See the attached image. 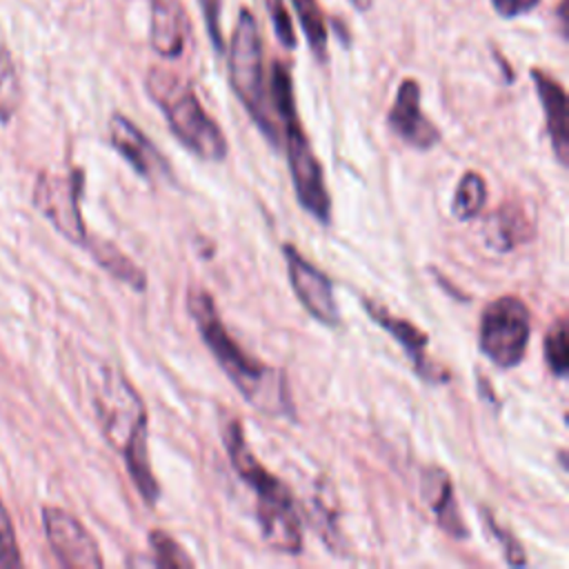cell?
Returning a JSON list of instances; mask_svg holds the SVG:
<instances>
[{"label":"cell","mask_w":569,"mask_h":569,"mask_svg":"<svg viewBox=\"0 0 569 569\" xmlns=\"http://www.w3.org/2000/svg\"><path fill=\"white\" fill-rule=\"evenodd\" d=\"M298 20L302 24V33L307 38V44L316 60L327 62L329 58V47H327V22L322 16V9L318 0H291Z\"/></svg>","instance_id":"cell-20"},{"label":"cell","mask_w":569,"mask_h":569,"mask_svg":"<svg viewBox=\"0 0 569 569\" xmlns=\"http://www.w3.org/2000/svg\"><path fill=\"white\" fill-rule=\"evenodd\" d=\"M149 98L162 111L171 133L202 160H224L229 144L220 124L202 107L193 84L160 67H151L144 78Z\"/></svg>","instance_id":"cell-5"},{"label":"cell","mask_w":569,"mask_h":569,"mask_svg":"<svg viewBox=\"0 0 569 569\" xmlns=\"http://www.w3.org/2000/svg\"><path fill=\"white\" fill-rule=\"evenodd\" d=\"M149 547L153 551V565L167 567V569H191L196 567V560L162 529L149 531Z\"/></svg>","instance_id":"cell-23"},{"label":"cell","mask_w":569,"mask_h":569,"mask_svg":"<svg viewBox=\"0 0 569 569\" xmlns=\"http://www.w3.org/2000/svg\"><path fill=\"white\" fill-rule=\"evenodd\" d=\"M22 102V84L16 60L9 49L0 47V120L9 122Z\"/></svg>","instance_id":"cell-21"},{"label":"cell","mask_w":569,"mask_h":569,"mask_svg":"<svg viewBox=\"0 0 569 569\" xmlns=\"http://www.w3.org/2000/svg\"><path fill=\"white\" fill-rule=\"evenodd\" d=\"M280 249L287 264L291 289L300 305L320 325L336 327L340 322V309L336 302L331 278L311 260H307L291 242H282Z\"/></svg>","instance_id":"cell-9"},{"label":"cell","mask_w":569,"mask_h":569,"mask_svg":"<svg viewBox=\"0 0 569 569\" xmlns=\"http://www.w3.org/2000/svg\"><path fill=\"white\" fill-rule=\"evenodd\" d=\"M493 11L505 18V20H511V18H518V16H525L529 11H533L540 0H489Z\"/></svg>","instance_id":"cell-28"},{"label":"cell","mask_w":569,"mask_h":569,"mask_svg":"<svg viewBox=\"0 0 569 569\" xmlns=\"http://www.w3.org/2000/svg\"><path fill=\"white\" fill-rule=\"evenodd\" d=\"M187 311L193 318L202 342L244 402H249L258 413L271 418L293 416V398L284 371L258 360L238 345V340L227 331L209 291L191 287L187 291Z\"/></svg>","instance_id":"cell-1"},{"label":"cell","mask_w":569,"mask_h":569,"mask_svg":"<svg viewBox=\"0 0 569 569\" xmlns=\"http://www.w3.org/2000/svg\"><path fill=\"white\" fill-rule=\"evenodd\" d=\"M487 202V182L478 171H465L453 189L451 213L458 220H473Z\"/></svg>","instance_id":"cell-19"},{"label":"cell","mask_w":569,"mask_h":569,"mask_svg":"<svg viewBox=\"0 0 569 569\" xmlns=\"http://www.w3.org/2000/svg\"><path fill=\"white\" fill-rule=\"evenodd\" d=\"M82 171L73 169L69 173H40L33 187V202L44 218L73 244L87 242V227L80 213L82 193Z\"/></svg>","instance_id":"cell-8"},{"label":"cell","mask_w":569,"mask_h":569,"mask_svg":"<svg viewBox=\"0 0 569 569\" xmlns=\"http://www.w3.org/2000/svg\"><path fill=\"white\" fill-rule=\"evenodd\" d=\"M93 407L102 436L122 456L142 500L153 507L160 487L149 462L144 400L120 369L104 367L93 391Z\"/></svg>","instance_id":"cell-2"},{"label":"cell","mask_w":569,"mask_h":569,"mask_svg":"<svg viewBox=\"0 0 569 569\" xmlns=\"http://www.w3.org/2000/svg\"><path fill=\"white\" fill-rule=\"evenodd\" d=\"M42 527L60 565L69 569H102L104 560L98 542L73 513L60 507H44Z\"/></svg>","instance_id":"cell-10"},{"label":"cell","mask_w":569,"mask_h":569,"mask_svg":"<svg viewBox=\"0 0 569 569\" xmlns=\"http://www.w3.org/2000/svg\"><path fill=\"white\" fill-rule=\"evenodd\" d=\"M536 93L542 104L547 133L551 140V149L556 153V160L567 167L569 162V118H567V93L565 87L542 69L529 71Z\"/></svg>","instance_id":"cell-14"},{"label":"cell","mask_w":569,"mask_h":569,"mask_svg":"<svg viewBox=\"0 0 569 569\" xmlns=\"http://www.w3.org/2000/svg\"><path fill=\"white\" fill-rule=\"evenodd\" d=\"M189 38V18L180 0H151V49L167 60H176L184 51Z\"/></svg>","instance_id":"cell-16"},{"label":"cell","mask_w":569,"mask_h":569,"mask_svg":"<svg viewBox=\"0 0 569 569\" xmlns=\"http://www.w3.org/2000/svg\"><path fill=\"white\" fill-rule=\"evenodd\" d=\"M229 84L244 111L251 116L260 133L271 142H280V129L273 118V107L264 78V53L260 24L247 7L240 9L231 44H229Z\"/></svg>","instance_id":"cell-6"},{"label":"cell","mask_w":569,"mask_h":569,"mask_svg":"<svg viewBox=\"0 0 569 569\" xmlns=\"http://www.w3.org/2000/svg\"><path fill=\"white\" fill-rule=\"evenodd\" d=\"M536 236V224L527 209L516 202H502L485 222V240L496 251H513L520 244H527Z\"/></svg>","instance_id":"cell-17"},{"label":"cell","mask_w":569,"mask_h":569,"mask_svg":"<svg viewBox=\"0 0 569 569\" xmlns=\"http://www.w3.org/2000/svg\"><path fill=\"white\" fill-rule=\"evenodd\" d=\"M362 307L365 311L369 313V318L380 327L385 329L407 353V358L411 360L413 365V371L427 380V382H436V385H442L449 380V373L447 369H442L440 365H436L429 356H427V345H429V338L427 333H422L413 322L405 320V318H398L393 313H389L382 305L365 298L362 300Z\"/></svg>","instance_id":"cell-13"},{"label":"cell","mask_w":569,"mask_h":569,"mask_svg":"<svg viewBox=\"0 0 569 569\" xmlns=\"http://www.w3.org/2000/svg\"><path fill=\"white\" fill-rule=\"evenodd\" d=\"M87 251L93 256V260L116 280H120L122 284L131 287L133 291H144L147 289V276L144 271L127 256L122 253L113 242L104 240V238H93L87 236L84 242Z\"/></svg>","instance_id":"cell-18"},{"label":"cell","mask_w":569,"mask_h":569,"mask_svg":"<svg viewBox=\"0 0 569 569\" xmlns=\"http://www.w3.org/2000/svg\"><path fill=\"white\" fill-rule=\"evenodd\" d=\"M387 124L405 144L418 151L433 149L442 138L440 129L422 113L420 84L413 78H405L400 82L393 104L387 113Z\"/></svg>","instance_id":"cell-11"},{"label":"cell","mask_w":569,"mask_h":569,"mask_svg":"<svg viewBox=\"0 0 569 569\" xmlns=\"http://www.w3.org/2000/svg\"><path fill=\"white\" fill-rule=\"evenodd\" d=\"M20 565H22V558L18 551L16 531H13L9 511L0 500V567H20Z\"/></svg>","instance_id":"cell-26"},{"label":"cell","mask_w":569,"mask_h":569,"mask_svg":"<svg viewBox=\"0 0 569 569\" xmlns=\"http://www.w3.org/2000/svg\"><path fill=\"white\" fill-rule=\"evenodd\" d=\"M542 356L549 371L556 378H565L569 371V331L567 320L558 318L545 333L542 340Z\"/></svg>","instance_id":"cell-22"},{"label":"cell","mask_w":569,"mask_h":569,"mask_svg":"<svg viewBox=\"0 0 569 569\" xmlns=\"http://www.w3.org/2000/svg\"><path fill=\"white\" fill-rule=\"evenodd\" d=\"M358 11H367L371 4H373V0H349Z\"/></svg>","instance_id":"cell-29"},{"label":"cell","mask_w":569,"mask_h":569,"mask_svg":"<svg viewBox=\"0 0 569 569\" xmlns=\"http://www.w3.org/2000/svg\"><path fill=\"white\" fill-rule=\"evenodd\" d=\"M485 522H487L489 531L493 533V538L500 542L502 553H505V560H507L509 565H513V567L527 565V556H525V549H522V545L518 542V538H516L511 531H507L502 525H498L489 511H485Z\"/></svg>","instance_id":"cell-25"},{"label":"cell","mask_w":569,"mask_h":569,"mask_svg":"<svg viewBox=\"0 0 569 569\" xmlns=\"http://www.w3.org/2000/svg\"><path fill=\"white\" fill-rule=\"evenodd\" d=\"M269 100H271L273 113L282 122L287 164H289V173H291V182H293L298 202L311 218H316L322 224H329L331 198H329V189L325 184V171H322V164H320L318 156L313 153L309 138L305 133V127L300 122L289 67L280 60H276L271 64Z\"/></svg>","instance_id":"cell-4"},{"label":"cell","mask_w":569,"mask_h":569,"mask_svg":"<svg viewBox=\"0 0 569 569\" xmlns=\"http://www.w3.org/2000/svg\"><path fill=\"white\" fill-rule=\"evenodd\" d=\"M222 442L236 473L256 491V518L262 540L273 551L298 556L302 551L305 538L293 493L253 456L238 418L227 420L222 427Z\"/></svg>","instance_id":"cell-3"},{"label":"cell","mask_w":569,"mask_h":569,"mask_svg":"<svg viewBox=\"0 0 569 569\" xmlns=\"http://www.w3.org/2000/svg\"><path fill=\"white\" fill-rule=\"evenodd\" d=\"M420 498L447 536L458 540L467 538V527L456 502L451 478L442 467L429 465L420 471Z\"/></svg>","instance_id":"cell-15"},{"label":"cell","mask_w":569,"mask_h":569,"mask_svg":"<svg viewBox=\"0 0 569 569\" xmlns=\"http://www.w3.org/2000/svg\"><path fill=\"white\" fill-rule=\"evenodd\" d=\"M264 7H267V13H269V20H271V27H273V33H276L278 42L287 49H296L298 38H296V31H293L291 16L284 7V0H264Z\"/></svg>","instance_id":"cell-24"},{"label":"cell","mask_w":569,"mask_h":569,"mask_svg":"<svg viewBox=\"0 0 569 569\" xmlns=\"http://www.w3.org/2000/svg\"><path fill=\"white\" fill-rule=\"evenodd\" d=\"M198 4L202 9V18H204V24H207L211 47L218 53H222L224 51V38H222V24H220L222 0H198Z\"/></svg>","instance_id":"cell-27"},{"label":"cell","mask_w":569,"mask_h":569,"mask_svg":"<svg viewBox=\"0 0 569 569\" xmlns=\"http://www.w3.org/2000/svg\"><path fill=\"white\" fill-rule=\"evenodd\" d=\"M109 140L111 147L131 164V169L147 180H169L171 167L167 158L158 151L151 138L136 127L122 113H113L109 118Z\"/></svg>","instance_id":"cell-12"},{"label":"cell","mask_w":569,"mask_h":569,"mask_svg":"<svg viewBox=\"0 0 569 569\" xmlns=\"http://www.w3.org/2000/svg\"><path fill=\"white\" fill-rule=\"evenodd\" d=\"M531 338V311L518 296L491 300L478 322V349L498 369H513L522 362Z\"/></svg>","instance_id":"cell-7"}]
</instances>
